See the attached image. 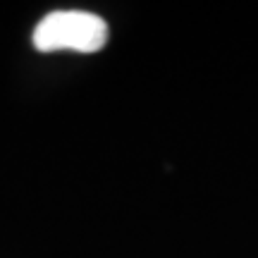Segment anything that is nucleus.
Masks as SVG:
<instances>
[{
	"label": "nucleus",
	"instance_id": "1",
	"mask_svg": "<svg viewBox=\"0 0 258 258\" xmlns=\"http://www.w3.org/2000/svg\"><path fill=\"white\" fill-rule=\"evenodd\" d=\"M108 41V24L93 12L55 10L41 19L34 29V46L41 53L77 50L98 53Z\"/></svg>",
	"mask_w": 258,
	"mask_h": 258
}]
</instances>
